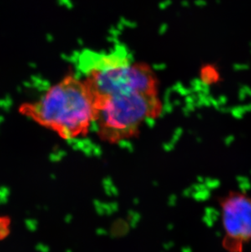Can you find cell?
<instances>
[{"mask_svg":"<svg viewBox=\"0 0 251 252\" xmlns=\"http://www.w3.org/2000/svg\"><path fill=\"white\" fill-rule=\"evenodd\" d=\"M18 110L66 140L85 136L94 126L92 96L78 75L65 77L35 100L22 104Z\"/></svg>","mask_w":251,"mask_h":252,"instance_id":"cell-1","label":"cell"},{"mask_svg":"<svg viewBox=\"0 0 251 252\" xmlns=\"http://www.w3.org/2000/svg\"><path fill=\"white\" fill-rule=\"evenodd\" d=\"M92 100L93 127L102 139L111 142L130 138L161 112L158 84L155 82H130Z\"/></svg>","mask_w":251,"mask_h":252,"instance_id":"cell-2","label":"cell"},{"mask_svg":"<svg viewBox=\"0 0 251 252\" xmlns=\"http://www.w3.org/2000/svg\"><path fill=\"white\" fill-rule=\"evenodd\" d=\"M220 204L223 248L228 252H243L251 241V197L240 191H230Z\"/></svg>","mask_w":251,"mask_h":252,"instance_id":"cell-3","label":"cell"}]
</instances>
